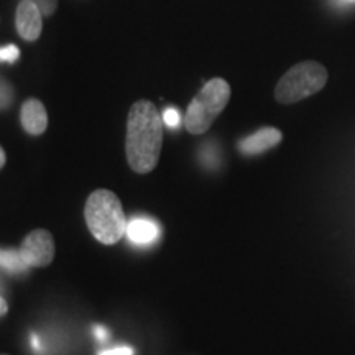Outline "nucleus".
<instances>
[{"label": "nucleus", "mask_w": 355, "mask_h": 355, "mask_svg": "<svg viewBox=\"0 0 355 355\" xmlns=\"http://www.w3.org/2000/svg\"><path fill=\"white\" fill-rule=\"evenodd\" d=\"M163 148V115L150 101H137L127 119L125 153L130 168L139 175L153 171Z\"/></svg>", "instance_id": "nucleus-1"}, {"label": "nucleus", "mask_w": 355, "mask_h": 355, "mask_svg": "<svg viewBox=\"0 0 355 355\" xmlns=\"http://www.w3.org/2000/svg\"><path fill=\"white\" fill-rule=\"evenodd\" d=\"M84 219L96 241L115 245L127 234V219L121 199L109 189H96L84 206Z\"/></svg>", "instance_id": "nucleus-2"}, {"label": "nucleus", "mask_w": 355, "mask_h": 355, "mask_svg": "<svg viewBox=\"0 0 355 355\" xmlns=\"http://www.w3.org/2000/svg\"><path fill=\"white\" fill-rule=\"evenodd\" d=\"M230 101V86L225 79L214 78L204 84L186 110L184 125L193 135L207 132Z\"/></svg>", "instance_id": "nucleus-3"}, {"label": "nucleus", "mask_w": 355, "mask_h": 355, "mask_svg": "<svg viewBox=\"0 0 355 355\" xmlns=\"http://www.w3.org/2000/svg\"><path fill=\"white\" fill-rule=\"evenodd\" d=\"M327 83V71L316 61H303L286 71L275 87L279 104H295L316 94Z\"/></svg>", "instance_id": "nucleus-4"}, {"label": "nucleus", "mask_w": 355, "mask_h": 355, "mask_svg": "<svg viewBox=\"0 0 355 355\" xmlns=\"http://www.w3.org/2000/svg\"><path fill=\"white\" fill-rule=\"evenodd\" d=\"M20 254L28 266L43 268L55 259V239L51 232L44 229H35L24 239L20 245Z\"/></svg>", "instance_id": "nucleus-5"}, {"label": "nucleus", "mask_w": 355, "mask_h": 355, "mask_svg": "<svg viewBox=\"0 0 355 355\" xmlns=\"http://www.w3.org/2000/svg\"><path fill=\"white\" fill-rule=\"evenodd\" d=\"M42 17L43 13L37 3L32 0H20L15 15L17 33L20 35V38H24L25 42H37L43 30Z\"/></svg>", "instance_id": "nucleus-6"}, {"label": "nucleus", "mask_w": 355, "mask_h": 355, "mask_svg": "<svg viewBox=\"0 0 355 355\" xmlns=\"http://www.w3.org/2000/svg\"><path fill=\"white\" fill-rule=\"evenodd\" d=\"M283 140V133L275 127H263L260 130H257L252 135H248L247 139L239 141V150L241 153L248 155V157H254V155H260L272 150L273 146H277L279 141Z\"/></svg>", "instance_id": "nucleus-7"}, {"label": "nucleus", "mask_w": 355, "mask_h": 355, "mask_svg": "<svg viewBox=\"0 0 355 355\" xmlns=\"http://www.w3.org/2000/svg\"><path fill=\"white\" fill-rule=\"evenodd\" d=\"M20 122L28 135L38 137L48 128V112L43 102L38 99H26L20 109Z\"/></svg>", "instance_id": "nucleus-8"}, {"label": "nucleus", "mask_w": 355, "mask_h": 355, "mask_svg": "<svg viewBox=\"0 0 355 355\" xmlns=\"http://www.w3.org/2000/svg\"><path fill=\"white\" fill-rule=\"evenodd\" d=\"M158 227L153 220L145 219V217H140V219L130 220V224L127 225V235L128 239L133 243H139V245H146V243H152L157 241L158 237Z\"/></svg>", "instance_id": "nucleus-9"}, {"label": "nucleus", "mask_w": 355, "mask_h": 355, "mask_svg": "<svg viewBox=\"0 0 355 355\" xmlns=\"http://www.w3.org/2000/svg\"><path fill=\"white\" fill-rule=\"evenodd\" d=\"M0 260H2L3 270L8 273H24L26 268H30L24 257H21L20 250H2Z\"/></svg>", "instance_id": "nucleus-10"}, {"label": "nucleus", "mask_w": 355, "mask_h": 355, "mask_svg": "<svg viewBox=\"0 0 355 355\" xmlns=\"http://www.w3.org/2000/svg\"><path fill=\"white\" fill-rule=\"evenodd\" d=\"M20 58V50L15 46V44H7V46H2L0 50V60L3 63H15Z\"/></svg>", "instance_id": "nucleus-11"}, {"label": "nucleus", "mask_w": 355, "mask_h": 355, "mask_svg": "<svg viewBox=\"0 0 355 355\" xmlns=\"http://www.w3.org/2000/svg\"><path fill=\"white\" fill-rule=\"evenodd\" d=\"M163 122H165L170 128L180 127V123H181L180 110H176V109H173V107L166 109L165 112H163Z\"/></svg>", "instance_id": "nucleus-12"}, {"label": "nucleus", "mask_w": 355, "mask_h": 355, "mask_svg": "<svg viewBox=\"0 0 355 355\" xmlns=\"http://www.w3.org/2000/svg\"><path fill=\"white\" fill-rule=\"evenodd\" d=\"M42 10L43 17H51L58 8V0H32Z\"/></svg>", "instance_id": "nucleus-13"}, {"label": "nucleus", "mask_w": 355, "mask_h": 355, "mask_svg": "<svg viewBox=\"0 0 355 355\" xmlns=\"http://www.w3.org/2000/svg\"><path fill=\"white\" fill-rule=\"evenodd\" d=\"M99 355H133L132 347H115L109 350H102Z\"/></svg>", "instance_id": "nucleus-14"}, {"label": "nucleus", "mask_w": 355, "mask_h": 355, "mask_svg": "<svg viewBox=\"0 0 355 355\" xmlns=\"http://www.w3.org/2000/svg\"><path fill=\"white\" fill-rule=\"evenodd\" d=\"M0 306H2V308H0V314H2V316H6L7 311H8V306H7L6 298H3V296H2V300H0Z\"/></svg>", "instance_id": "nucleus-15"}, {"label": "nucleus", "mask_w": 355, "mask_h": 355, "mask_svg": "<svg viewBox=\"0 0 355 355\" xmlns=\"http://www.w3.org/2000/svg\"><path fill=\"white\" fill-rule=\"evenodd\" d=\"M96 334L99 339H105V337H107V334H105V329H102V327H96Z\"/></svg>", "instance_id": "nucleus-16"}, {"label": "nucleus", "mask_w": 355, "mask_h": 355, "mask_svg": "<svg viewBox=\"0 0 355 355\" xmlns=\"http://www.w3.org/2000/svg\"><path fill=\"white\" fill-rule=\"evenodd\" d=\"M0 166H6V150H0Z\"/></svg>", "instance_id": "nucleus-17"}, {"label": "nucleus", "mask_w": 355, "mask_h": 355, "mask_svg": "<svg viewBox=\"0 0 355 355\" xmlns=\"http://www.w3.org/2000/svg\"><path fill=\"white\" fill-rule=\"evenodd\" d=\"M344 2H347V3H355V0H344Z\"/></svg>", "instance_id": "nucleus-18"}, {"label": "nucleus", "mask_w": 355, "mask_h": 355, "mask_svg": "<svg viewBox=\"0 0 355 355\" xmlns=\"http://www.w3.org/2000/svg\"><path fill=\"white\" fill-rule=\"evenodd\" d=\"M2 355H7V354H2Z\"/></svg>", "instance_id": "nucleus-19"}]
</instances>
